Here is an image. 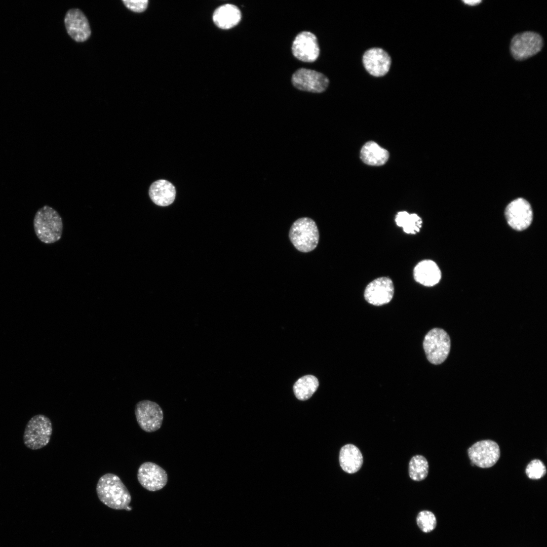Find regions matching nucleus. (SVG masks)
<instances>
[{"mask_svg": "<svg viewBox=\"0 0 547 547\" xmlns=\"http://www.w3.org/2000/svg\"><path fill=\"white\" fill-rule=\"evenodd\" d=\"M505 215L508 224L513 229L523 230L531 223L533 213L530 204L523 198L511 202L506 207Z\"/></svg>", "mask_w": 547, "mask_h": 547, "instance_id": "9b49d317", "label": "nucleus"}, {"mask_svg": "<svg viewBox=\"0 0 547 547\" xmlns=\"http://www.w3.org/2000/svg\"><path fill=\"white\" fill-rule=\"evenodd\" d=\"M241 19L240 10L236 6L225 4L218 8L214 12L213 20L214 23L222 29L231 28L240 22Z\"/></svg>", "mask_w": 547, "mask_h": 547, "instance_id": "6ab92c4d", "label": "nucleus"}, {"mask_svg": "<svg viewBox=\"0 0 547 547\" xmlns=\"http://www.w3.org/2000/svg\"><path fill=\"white\" fill-rule=\"evenodd\" d=\"M362 61L365 69L370 74L375 77H381L389 71L392 59L383 49L372 48L364 53Z\"/></svg>", "mask_w": 547, "mask_h": 547, "instance_id": "2eb2a0df", "label": "nucleus"}, {"mask_svg": "<svg viewBox=\"0 0 547 547\" xmlns=\"http://www.w3.org/2000/svg\"><path fill=\"white\" fill-rule=\"evenodd\" d=\"M467 452L472 462L481 468H489L494 465L500 454L498 444L490 440L476 442L468 448Z\"/></svg>", "mask_w": 547, "mask_h": 547, "instance_id": "6e6552de", "label": "nucleus"}, {"mask_svg": "<svg viewBox=\"0 0 547 547\" xmlns=\"http://www.w3.org/2000/svg\"><path fill=\"white\" fill-rule=\"evenodd\" d=\"M64 24L67 33L75 42H85L91 35V30L88 20L79 9H71L66 12Z\"/></svg>", "mask_w": 547, "mask_h": 547, "instance_id": "4468645a", "label": "nucleus"}, {"mask_svg": "<svg viewBox=\"0 0 547 547\" xmlns=\"http://www.w3.org/2000/svg\"><path fill=\"white\" fill-rule=\"evenodd\" d=\"M53 428L51 420L44 414L32 417L27 422L23 436V443L28 449H42L49 443Z\"/></svg>", "mask_w": 547, "mask_h": 547, "instance_id": "7ed1b4c3", "label": "nucleus"}, {"mask_svg": "<svg viewBox=\"0 0 547 547\" xmlns=\"http://www.w3.org/2000/svg\"><path fill=\"white\" fill-rule=\"evenodd\" d=\"M33 227L38 239L45 244L54 243L61 238L62 218L57 211L49 206L37 210L33 219Z\"/></svg>", "mask_w": 547, "mask_h": 547, "instance_id": "f03ea898", "label": "nucleus"}, {"mask_svg": "<svg viewBox=\"0 0 547 547\" xmlns=\"http://www.w3.org/2000/svg\"><path fill=\"white\" fill-rule=\"evenodd\" d=\"M319 386L318 379L311 375L301 377L293 385V392L296 397L301 401L309 399Z\"/></svg>", "mask_w": 547, "mask_h": 547, "instance_id": "412c9836", "label": "nucleus"}, {"mask_svg": "<svg viewBox=\"0 0 547 547\" xmlns=\"http://www.w3.org/2000/svg\"><path fill=\"white\" fill-rule=\"evenodd\" d=\"M394 294V286L392 280L387 277L378 278L366 286L364 298L370 304L381 306L389 303Z\"/></svg>", "mask_w": 547, "mask_h": 547, "instance_id": "f8f14e48", "label": "nucleus"}, {"mask_svg": "<svg viewBox=\"0 0 547 547\" xmlns=\"http://www.w3.org/2000/svg\"><path fill=\"white\" fill-rule=\"evenodd\" d=\"M122 2L128 9L136 13L144 11L148 3L147 0H123Z\"/></svg>", "mask_w": 547, "mask_h": 547, "instance_id": "a878e982", "label": "nucleus"}, {"mask_svg": "<svg viewBox=\"0 0 547 547\" xmlns=\"http://www.w3.org/2000/svg\"><path fill=\"white\" fill-rule=\"evenodd\" d=\"M292 53L298 60L312 62L317 60L320 54V48L316 36L309 31L298 33L293 41Z\"/></svg>", "mask_w": 547, "mask_h": 547, "instance_id": "ddd939ff", "label": "nucleus"}, {"mask_svg": "<svg viewBox=\"0 0 547 547\" xmlns=\"http://www.w3.org/2000/svg\"><path fill=\"white\" fill-rule=\"evenodd\" d=\"M543 46V40L537 33L526 31L518 33L512 38L510 51L517 60H524L538 53Z\"/></svg>", "mask_w": 547, "mask_h": 547, "instance_id": "423d86ee", "label": "nucleus"}, {"mask_svg": "<svg viewBox=\"0 0 547 547\" xmlns=\"http://www.w3.org/2000/svg\"><path fill=\"white\" fill-rule=\"evenodd\" d=\"M416 521L419 528L425 533L433 530L437 525L435 516L432 512L428 511H423L419 513Z\"/></svg>", "mask_w": 547, "mask_h": 547, "instance_id": "b1692460", "label": "nucleus"}, {"mask_svg": "<svg viewBox=\"0 0 547 547\" xmlns=\"http://www.w3.org/2000/svg\"><path fill=\"white\" fill-rule=\"evenodd\" d=\"M396 224L403 228L407 234L415 235L419 232L422 227L421 218L416 214H410L406 211L399 212L395 219Z\"/></svg>", "mask_w": 547, "mask_h": 547, "instance_id": "4be33fe9", "label": "nucleus"}, {"mask_svg": "<svg viewBox=\"0 0 547 547\" xmlns=\"http://www.w3.org/2000/svg\"><path fill=\"white\" fill-rule=\"evenodd\" d=\"M546 467L543 463L539 459H534L530 462L526 468V473L531 479L537 480L543 477L546 474Z\"/></svg>", "mask_w": 547, "mask_h": 547, "instance_id": "393cba45", "label": "nucleus"}, {"mask_svg": "<svg viewBox=\"0 0 547 547\" xmlns=\"http://www.w3.org/2000/svg\"><path fill=\"white\" fill-rule=\"evenodd\" d=\"M289 238L298 251L308 252L317 247L319 239V230L315 221L307 217L297 219L292 225L289 231Z\"/></svg>", "mask_w": 547, "mask_h": 547, "instance_id": "20e7f679", "label": "nucleus"}, {"mask_svg": "<svg viewBox=\"0 0 547 547\" xmlns=\"http://www.w3.org/2000/svg\"><path fill=\"white\" fill-rule=\"evenodd\" d=\"M428 473V463L423 456L416 455L411 458L409 463V475L412 480L422 481L426 478Z\"/></svg>", "mask_w": 547, "mask_h": 547, "instance_id": "5701e85b", "label": "nucleus"}, {"mask_svg": "<svg viewBox=\"0 0 547 547\" xmlns=\"http://www.w3.org/2000/svg\"><path fill=\"white\" fill-rule=\"evenodd\" d=\"M423 347L426 358L432 364L439 365L447 358L450 349V339L442 329L435 328L425 336Z\"/></svg>", "mask_w": 547, "mask_h": 547, "instance_id": "39448f33", "label": "nucleus"}, {"mask_svg": "<svg viewBox=\"0 0 547 547\" xmlns=\"http://www.w3.org/2000/svg\"><path fill=\"white\" fill-rule=\"evenodd\" d=\"M151 201L159 206H167L174 201L176 190L174 186L167 180L160 179L153 182L149 188Z\"/></svg>", "mask_w": 547, "mask_h": 547, "instance_id": "f3484780", "label": "nucleus"}, {"mask_svg": "<svg viewBox=\"0 0 547 547\" xmlns=\"http://www.w3.org/2000/svg\"><path fill=\"white\" fill-rule=\"evenodd\" d=\"M463 2L466 5L475 6L480 3L481 1H463Z\"/></svg>", "mask_w": 547, "mask_h": 547, "instance_id": "bb28decb", "label": "nucleus"}, {"mask_svg": "<svg viewBox=\"0 0 547 547\" xmlns=\"http://www.w3.org/2000/svg\"><path fill=\"white\" fill-rule=\"evenodd\" d=\"M292 83L298 89L314 93H321L328 87L329 81L323 73L317 71L300 68L292 75Z\"/></svg>", "mask_w": 547, "mask_h": 547, "instance_id": "1a4fd4ad", "label": "nucleus"}, {"mask_svg": "<svg viewBox=\"0 0 547 547\" xmlns=\"http://www.w3.org/2000/svg\"><path fill=\"white\" fill-rule=\"evenodd\" d=\"M413 277L419 284L426 287H432L440 281L441 272L436 262L432 260L424 259L414 267Z\"/></svg>", "mask_w": 547, "mask_h": 547, "instance_id": "dca6fc26", "label": "nucleus"}, {"mask_svg": "<svg viewBox=\"0 0 547 547\" xmlns=\"http://www.w3.org/2000/svg\"><path fill=\"white\" fill-rule=\"evenodd\" d=\"M137 479L145 489L156 491L166 486L168 482V475L166 471L157 464L147 461L139 467Z\"/></svg>", "mask_w": 547, "mask_h": 547, "instance_id": "9d476101", "label": "nucleus"}, {"mask_svg": "<svg viewBox=\"0 0 547 547\" xmlns=\"http://www.w3.org/2000/svg\"><path fill=\"white\" fill-rule=\"evenodd\" d=\"M99 500L114 510L131 511V496L126 486L116 475L107 473L101 476L96 485Z\"/></svg>", "mask_w": 547, "mask_h": 547, "instance_id": "f257e3e1", "label": "nucleus"}, {"mask_svg": "<svg viewBox=\"0 0 547 547\" xmlns=\"http://www.w3.org/2000/svg\"><path fill=\"white\" fill-rule=\"evenodd\" d=\"M135 414L140 428L147 433L159 429L163 420V411L156 402L148 400L138 402L135 407Z\"/></svg>", "mask_w": 547, "mask_h": 547, "instance_id": "0eeeda50", "label": "nucleus"}, {"mask_svg": "<svg viewBox=\"0 0 547 547\" xmlns=\"http://www.w3.org/2000/svg\"><path fill=\"white\" fill-rule=\"evenodd\" d=\"M339 460L342 469L348 474L357 472L363 463V457L360 449L351 444H346L341 448Z\"/></svg>", "mask_w": 547, "mask_h": 547, "instance_id": "a211bd4d", "label": "nucleus"}, {"mask_svg": "<svg viewBox=\"0 0 547 547\" xmlns=\"http://www.w3.org/2000/svg\"><path fill=\"white\" fill-rule=\"evenodd\" d=\"M388 157V152L374 141L367 142L361 150V160L369 165H383L386 162Z\"/></svg>", "mask_w": 547, "mask_h": 547, "instance_id": "aec40b11", "label": "nucleus"}]
</instances>
